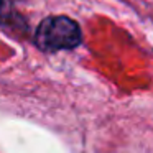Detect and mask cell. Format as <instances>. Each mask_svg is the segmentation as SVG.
<instances>
[{
    "mask_svg": "<svg viewBox=\"0 0 153 153\" xmlns=\"http://www.w3.org/2000/svg\"><path fill=\"white\" fill-rule=\"evenodd\" d=\"M35 41L43 51L73 50L81 43V30L68 17H50L40 23Z\"/></svg>",
    "mask_w": 153,
    "mask_h": 153,
    "instance_id": "6da1fadb",
    "label": "cell"
},
{
    "mask_svg": "<svg viewBox=\"0 0 153 153\" xmlns=\"http://www.w3.org/2000/svg\"><path fill=\"white\" fill-rule=\"evenodd\" d=\"M10 17V2L0 0V20H7Z\"/></svg>",
    "mask_w": 153,
    "mask_h": 153,
    "instance_id": "7a4b0ae2",
    "label": "cell"
}]
</instances>
